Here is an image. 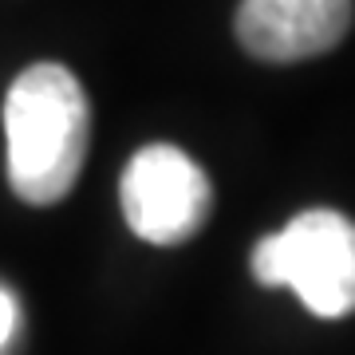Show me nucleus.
Wrapping results in <instances>:
<instances>
[{"label": "nucleus", "mask_w": 355, "mask_h": 355, "mask_svg": "<svg viewBox=\"0 0 355 355\" xmlns=\"http://www.w3.org/2000/svg\"><path fill=\"white\" fill-rule=\"evenodd\" d=\"M91 146V103L76 71L32 64L4 95L8 186L24 205H55L76 190Z\"/></svg>", "instance_id": "f257e3e1"}, {"label": "nucleus", "mask_w": 355, "mask_h": 355, "mask_svg": "<svg viewBox=\"0 0 355 355\" xmlns=\"http://www.w3.org/2000/svg\"><path fill=\"white\" fill-rule=\"evenodd\" d=\"M253 280L292 288L320 320L355 312V221L340 209H304L253 245Z\"/></svg>", "instance_id": "f03ea898"}, {"label": "nucleus", "mask_w": 355, "mask_h": 355, "mask_svg": "<svg viewBox=\"0 0 355 355\" xmlns=\"http://www.w3.org/2000/svg\"><path fill=\"white\" fill-rule=\"evenodd\" d=\"M119 202L135 237L146 245H186L214 214V186L174 142H150L119 178Z\"/></svg>", "instance_id": "7ed1b4c3"}, {"label": "nucleus", "mask_w": 355, "mask_h": 355, "mask_svg": "<svg viewBox=\"0 0 355 355\" xmlns=\"http://www.w3.org/2000/svg\"><path fill=\"white\" fill-rule=\"evenodd\" d=\"M355 24V0H241L233 32L261 64H300L340 48Z\"/></svg>", "instance_id": "20e7f679"}, {"label": "nucleus", "mask_w": 355, "mask_h": 355, "mask_svg": "<svg viewBox=\"0 0 355 355\" xmlns=\"http://www.w3.org/2000/svg\"><path fill=\"white\" fill-rule=\"evenodd\" d=\"M12 331H16V300L8 288H0V352L8 347Z\"/></svg>", "instance_id": "39448f33"}]
</instances>
